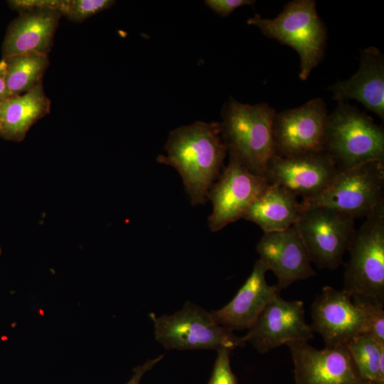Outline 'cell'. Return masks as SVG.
Here are the masks:
<instances>
[{"mask_svg": "<svg viewBox=\"0 0 384 384\" xmlns=\"http://www.w3.org/2000/svg\"><path fill=\"white\" fill-rule=\"evenodd\" d=\"M164 149L166 154L159 155L157 161L178 172L193 206L204 204L228 153L220 122L198 121L174 129Z\"/></svg>", "mask_w": 384, "mask_h": 384, "instance_id": "6da1fadb", "label": "cell"}, {"mask_svg": "<svg viewBox=\"0 0 384 384\" xmlns=\"http://www.w3.org/2000/svg\"><path fill=\"white\" fill-rule=\"evenodd\" d=\"M277 112L267 103L250 105L230 98L222 110L221 133L230 156L265 176L274 155L272 123Z\"/></svg>", "mask_w": 384, "mask_h": 384, "instance_id": "7a4b0ae2", "label": "cell"}, {"mask_svg": "<svg viewBox=\"0 0 384 384\" xmlns=\"http://www.w3.org/2000/svg\"><path fill=\"white\" fill-rule=\"evenodd\" d=\"M324 151L338 171L368 161L384 162V130L347 102H338L327 117Z\"/></svg>", "mask_w": 384, "mask_h": 384, "instance_id": "3957f363", "label": "cell"}, {"mask_svg": "<svg viewBox=\"0 0 384 384\" xmlns=\"http://www.w3.org/2000/svg\"><path fill=\"white\" fill-rule=\"evenodd\" d=\"M247 23L298 53L299 76L302 80L308 78L324 55L327 30L318 15L314 0L291 1L275 18H262L257 14L248 18Z\"/></svg>", "mask_w": 384, "mask_h": 384, "instance_id": "277c9868", "label": "cell"}, {"mask_svg": "<svg viewBox=\"0 0 384 384\" xmlns=\"http://www.w3.org/2000/svg\"><path fill=\"white\" fill-rule=\"evenodd\" d=\"M153 321L156 340L167 350H219L246 344L244 337L218 324L211 313L186 302L183 307L171 315L156 316L149 314Z\"/></svg>", "mask_w": 384, "mask_h": 384, "instance_id": "5b68a950", "label": "cell"}, {"mask_svg": "<svg viewBox=\"0 0 384 384\" xmlns=\"http://www.w3.org/2000/svg\"><path fill=\"white\" fill-rule=\"evenodd\" d=\"M348 250L343 290L384 304V203L356 230Z\"/></svg>", "mask_w": 384, "mask_h": 384, "instance_id": "8992f818", "label": "cell"}, {"mask_svg": "<svg viewBox=\"0 0 384 384\" xmlns=\"http://www.w3.org/2000/svg\"><path fill=\"white\" fill-rule=\"evenodd\" d=\"M384 203V162L373 161L338 171L320 195L300 202L302 210L328 207L353 218H367Z\"/></svg>", "mask_w": 384, "mask_h": 384, "instance_id": "52a82bcc", "label": "cell"}, {"mask_svg": "<svg viewBox=\"0 0 384 384\" xmlns=\"http://www.w3.org/2000/svg\"><path fill=\"white\" fill-rule=\"evenodd\" d=\"M295 226L311 262L331 270L342 263L356 231L353 218L324 206L303 209Z\"/></svg>", "mask_w": 384, "mask_h": 384, "instance_id": "ba28073f", "label": "cell"}, {"mask_svg": "<svg viewBox=\"0 0 384 384\" xmlns=\"http://www.w3.org/2000/svg\"><path fill=\"white\" fill-rule=\"evenodd\" d=\"M265 176L255 174L230 156L228 166L210 188L207 199L213 205L208 227L218 232L239 219L268 186Z\"/></svg>", "mask_w": 384, "mask_h": 384, "instance_id": "9c48e42d", "label": "cell"}, {"mask_svg": "<svg viewBox=\"0 0 384 384\" xmlns=\"http://www.w3.org/2000/svg\"><path fill=\"white\" fill-rule=\"evenodd\" d=\"M328 115L324 101L319 97L297 108L276 112L272 123L274 155L324 151Z\"/></svg>", "mask_w": 384, "mask_h": 384, "instance_id": "30bf717a", "label": "cell"}, {"mask_svg": "<svg viewBox=\"0 0 384 384\" xmlns=\"http://www.w3.org/2000/svg\"><path fill=\"white\" fill-rule=\"evenodd\" d=\"M338 171L327 154L319 151L292 156L273 155L265 176L270 183L307 200L324 191Z\"/></svg>", "mask_w": 384, "mask_h": 384, "instance_id": "8fae6325", "label": "cell"}, {"mask_svg": "<svg viewBox=\"0 0 384 384\" xmlns=\"http://www.w3.org/2000/svg\"><path fill=\"white\" fill-rule=\"evenodd\" d=\"M286 345L294 362L296 384H369L361 378L346 345L321 350L306 341Z\"/></svg>", "mask_w": 384, "mask_h": 384, "instance_id": "7c38bea8", "label": "cell"}, {"mask_svg": "<svg viewBox=\"0 0 384 384\" xmlns=\"http://www.w3.org/2000/svg\"><path fill=\"white\" fill-rule=\"evenodd\" d=\"M313 333L305 320L304 302L284 300L279 293L243 337L259 353H265L289 342H308Z\"/></svg>", "mask_w": 384, "mask_h": 384, "instance_id": "4fadbf2b", "label": "cell"}, {"mask_svg": "<svg viewBox=\"0 0 384 384\" xmlns=\"http://www.w3.org/2000/svg\"><path fill=\"white\" fill-rule=\"evenodd\" d=\"M313 332L319 333L326 347L346 345L353 337L366 333L362 313L344 290L324 287L311 306Z\"/></svg>", "mask_w": 384, "mask_h": 384, "instance_id": "5bb4252c", "label": "cell"}, {"mask_svg": "<svg viewBox=\"0 0 384 384\" xmlns=\"http://www.w3.org/2000/svg\"><path fill=\"white\" fill-rule=\"evenodd\" d=\"M260 260L277 279L280 292L294 282L316 275L302 238L295 225L275 232L264 233L256 246Z\"/></svg>", "mask_w": 384, "mask_h": 384, "instance_id": "9a60e30c", "label": "cell"}, {"mask_svg": "<svg viewBox=\"0 0 384 384\" xmlns=\"http://www.w3.org/2000/svg\"><path fill=\"white\" fill-rule=\"evenodd\" d=\"M267 267L257 260L251 274L233 299L220 309L211 311L214 320L228 330L250 329L267 304L279 291L267 284Z\"/></svg>", "mask_w": 384, "mask_h": 384, "instance_id": "2e32d148", "label": "cell"}, {"mask_svg": "<svg viewBox=\"0 0 384 384\" xmlns=\"http://www.w3.org/2000/svg\"><path fill=\"white\" fill-rule=\"evenodd\" d=\"M338 102L356 100L384 119V56L375 47L363 49L358 71L329 87Z\"/></svg>", "mask_w": 384, "mask_h": 384, "instance_id": "e0dca14e", "label": "cell"}, {"mask_svg": "<svg viewBox=\"0 0 384 384\" xmlns=\"http://www.w3.org/2000/svg\"><path fill=\"white\" fill-rule=\"evenodd\" d=\"M61 16L58 10L50 9L19 13L7 28L2 58L31 51L48 55Z\"/></svg>", "mask_w": 384, "mask_h": 384, "instance_id": "ac0fdd59", "label": "cell"}, {"mask_svg": "<svg viewBox=\"0 0 384 384\" xmlns=\"http://www.w3.org/2000/svg\"><path fill=\"white\" fill-rule=\"evenodd\" d=\"M302 210L297 197L278 185L269 183L242 218L257 224L264 233L275 232L295 225Z\"/></svg>", "mask_w": 384, "mask_h": 384, "instance_id": "d6986e66", "label": "cell"}, {"mask_svg": "<svg viewBox=\"0 0 384 384\" xmlns=\"http://www.w3.org/2000/svg\"><path fill=\"white\" fill-rule=\"evenodd\" d=\"M50 109L43 81L28 92L7 98L0 104V136L6 140L22 141L32 125Z\"/></svg>", "mask_w": 384, "mask_h": 384, "instance_id": "ffe728a7", "label": "cell"}, {"mask_svg": "<svg viewBox=\"0 0 384 384\" xmlns=\"http://www.w3.org/2000/svg\"><path fill=\"white\" fill-rule=\"evenodd\" d=\"M2 59L5 63V82L12 96L28 92L42 82L49 64L48 55L34 51Z\"/></svg>", "mask_w": 384, "mask_h": 384, "instance_id": "44dd1931", "label": "cell"}, {"mask_svg": "<svg viewBox=\"0 0 384 384\" xmlns=\"http://www.w3.org/2000/svg\"><path fill=\"white\" fill-rule=\"evenodd\" d=\"M346 346L361 378L369 384H384V342L363 333Z\"/></svg>", "mask_w": 384, "mask_h": 384, "instance_id": "7402d4cb", "label": "cell"}, {"mask_svg": "<svg viewBox=\"0 0 384 384\" xmlns=\"http://www.w3.org/2000/svg\"><path fill=\"white\" fill-rule=\"evenodd\" d=\"M352 300L362 313L366 333L384 342V304L372 297L352 294Z\"/></svg>", "mask_w": 384, "mask_h": 384, "instance_id": "603a6c76", "label": "cell"}, {"mask_svg": "<svg viewBox=\"0 0 384 384\" xmlns=\"http://www.w3.org/2000/svg\"><path fill=\"white\" fill-rule=\"evenodd\" d=\"M112 0H63L61 15L75 22H82L114 5Z\"/></svg>", "mask_w": 384, "mask_h": 384, "instance_id": "cb8c5ba5", "label": "cell"}, {"mask_svg": "<svg viewBox=\"0 0 384 384\" xmlns=\"http://www.w3.org/2000/svg\"><path fill=\"white\" fill-rule=\"evenodd\" d=\"M233 351L220 348L208 384H238L237 378L230 367V355Z\"/></svg>", "mask_w": 384, "mask_h": 384, "instance_id": "d4e9b609", "label": "cell"}, {"mask_svg": "<svg viewBox=\"0 0 384 384\" xmlns=\"http://www.w3.org/2000/svg\"><path fill=\"white\" fill-rule=\"evenodd\" d=\"M7 3L11 9L19 13L43 9H55L60 11L63 0H10Z\"/></svg>", "mask_w": 384, "mask_h": 384, "instance_id": "484cf974", "label": "cell"}, {"mask_svg": "<svg viewBox=\"0 0 384 384\" xmlns=\"http://www.w3.org/2000/svg\"><path fill=\"white\" fill-rule=\"evenodd\" d=\"M205 4L215 13L221 16H228L236 9L246 5H252L253 0H206Z\"/></svg>", "mask_w": 384, "mask_h": 384, "instance_id": "4316f807", "label": "cell"}, {"mask_svg": "<svg viewBox=\"0 0 384 384\" xmlns=\"http://www.w3.org/2000/svg\"><path fill=\"white\" fill-rule=\"evenodd\" d=\"M164 358L163 355H161L155 358L149 359L144 363L138 366L134 369V373L131 379L126 384H140L141 380L143 375L152 369V368Z\"/></svg>", "mask_w": 384, "mask_h": 384, "instance_id": "83f0119b", "label": "cell"}, {"mask_svg": "<svg viewBox=\"0 0 384 384\" xmlns=\"http://www.w3.org/2000/svg\"><path fill=\"white\" fill-rule=\"evenodd\" d=\"M11 96L5 82V63L1 59L0 60V104Z\"/></svg>", "mask_w": 384, "mask_h": 384, "instance_id": "f1b7e54d", "label": "cell"}, {"mask_svg": "<svg viewBox=\"0 0 384 384\" xmlns=\"http://www.w3.org/2000/svg\"><path fill=\"white\" fill-rule=\"evenodd\" d=\"M1 247L0 246V255H1Z\"/></svg>", "mask_w": 384, "mask_h": 384, "instance_id": "f546056e", "label": "cell"}, {"mask_svg": "<svg viewBox=\"0 0 384 384\" xmlns=\"http://www.w3.org/2000/svg\"><path fill=\"white\" fill-rule=\"evenodd\" d=\"M1 119H0V131H1Z\"/></svg>", "mask_w": 384, "mask_h": 384, "instance_id": "4dcf8cb0", "label": "cell"}]
</instances>
